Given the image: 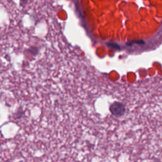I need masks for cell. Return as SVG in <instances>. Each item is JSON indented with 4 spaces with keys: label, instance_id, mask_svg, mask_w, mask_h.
Wrapping results in <instances>:
<instances>
[]
</instances>
